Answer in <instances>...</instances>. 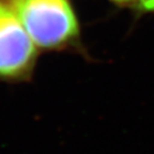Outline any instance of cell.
<instances>
[{"label": "cell", "mask_w": 154, "mask_h": 154, "mask_svg": "<svg viewBox=\"0 0 154 154\" xmlns=\"http://www.w3.org/2000/svg\"><path fill=\"white\" fill-rule=\"evenodd\" d=\"M36 51L12 8L0 3V76L17 78L31 70Z\"/></svg>", "instance_id": "2"}, {"label": "cell", "mask_w": 154, "mask_h": 154, "mask_svg": "<svg viewBox=\"0 0 154 154\" xmlns=\"http://www.w3.org/2000/svg\"><path fill=\"white\" fill-rule=\"evenodd\" d=\"M138 10L143 13L154 12V0H138Z\"/></svg>", "instance_id": "3"}, {"label": "cell", "mask_w": 154, "mask_h": 154, "mask_svg": "<svg viewBox=\"0 0 154 154\" xmlns=\"http://www.w3.org/2000/svg\"><path fill=\"white\" fill-rule=\"evenodd\" d=\"M11 5L40 47H63L79 34L78 20L67 0H12Z\"/></svg>", "instance_id": "1"}, {"label": "cell", "mask_w": 154, "mask_h": 154, "mask_svg": "<svg viewBox=\"0 0 154 154\" xmlns=\"http://www.w3.org/2000/svg\"><path fill=\"white\" fill-rule=\"evenodd\" d=\"M111 2L116 3L118 5H122V7H126V5H132L136 3L138 0H110Z\"/></svg>", "instance_id": "4"}]
</instances>
